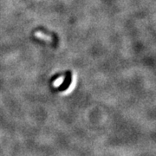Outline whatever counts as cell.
<instances>
[{
    "label": "cell",
    "mask_w": 156,
    "mask_h": 156,
    "mask_svg": "<svg viewBox=\"0 0 156 156\" xmlns=\"http://www.w3.org/2000/svg\"><path fill=\"white\" fill-rule=\"evenodd\" d=\"M71 73L70 72H68L66 74V76H65V78H64V81H63V83L58 87V91H64V90H66L68 89V88L69 87V85L71 83Z\"/></svg>",
    "instance_id": "6da1fadb"
}]
</instances>
